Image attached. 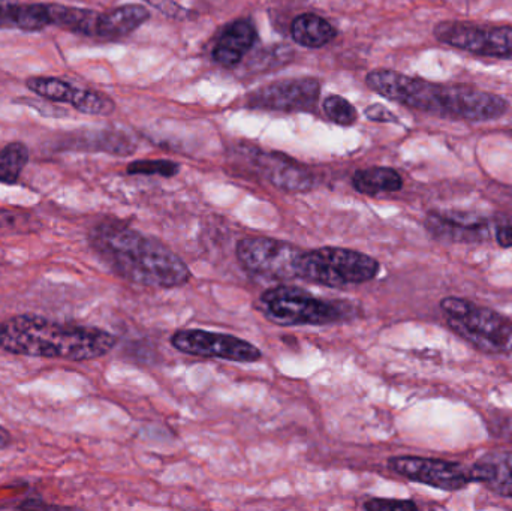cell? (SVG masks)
<instances>
[{"instance_id":"3","label":"cell","mask_w":512,"mask_h":511,"mask_svg":"<svg viewBox=\"0 0 512 511\" xmlns=\"http://www.w3.org/2000/svg\"><path fill=\"white\" fill-rule=\"evenodd\" d=\"M116 342L105 330L39 315H17L0 323V350L17 356L84 362L110 353Z\"/></svg>"},{"instance_id":"10","label":"cell","mask_w":512,"mask_h":511,"mask_svg":"<svg viewBox=\"0 0 512 511\" xmlns=\"http://www.w3.org/2000/svg\"><path fill=\"white\" fill-rule=\"evenodd\" d=\"M321 84L316 78H286L256 89L248 96V107L280 113L312 111L318 104Z\"/></svg>"},{"instance_id":"1","label":"cell","mask_w":512,"mask_h":511,"mask_svg":"<svg viewBox=\"0 0 512 511\" xmlns=\"http://www.w3.org/2000/svg\"><path fill=\"white\" fill-rule=\"evenodd\" d=\"M366 83L388 101L454 122H493L511 110L510 101L498 93L469 84L436 83L393 69H373Z\"/></svg>"},{"instance_id":"14","label":"cell","mask_w":512,"mask_h":511,"mask_svg":"<svg viewBox=\"0 0 512 511\" xmlns=\"http://www.w3.org/2000/svg\"><path fill=\"white\" fill-rule=\"evenodd\" d=\"M472 483H481L490 491L512 500V452H492L469 468Z\"/></svg>"},{"instance_id":"29","label":"cell","mask_w":512,"mask_h":511,"mask_svg":"<svg viewBox=\"0 0 512 511\" xmlns=\"http://www.w3.org/2000/svg\"><path fill=\"white\" fill-rule=\"evenodd\" d=\"M11 434L0 426V450L6 449L11 444Z\"/></svg>"},{"instance_id":"17","label":"cell","mask_w":512,"mask_h":511,"mask_svg":"<svg viewBox=\"0 0 512 511\" xmlns=\"http://www.w3.org/2000/svg\"><path fill=\"white\" fill-rule=\"evenodd\" d=\"M352 186L360 194L376 197V195L402 191L403 177L394 168L370 167L355 171L352 176Z\"/></svg>"},{"instance_id":"21","label":"cell","mask_w":512,"mask_h":511,"mask_svg":"<svg viewBox=\"0 0 512 511\" xmlns=\"http://www.w3.org/2000/svg\"><path fill=\"white\" fill-rule=\"evenodd\" d=\"M29 162V149L23 143H11L0 150V183L14 185Z\"/></svg>"},{"instance_id":"5","label":"cell","mask_w":512,"mask_h":511,"mask_svg":"<svg viewBox=\"0 0 512 511\" xmlns=\"http://www.w3.org/2000/svg\"><path fill=\"white\" fill-rule=\"evenodd\" d=\"M379 269L378 260L363 252L325 246L303 251L297 264V279L339 288L372 281Z\"/></svg>"},{"instance_id":"12","label":"cell","mask_w":512,"mask_h":511,"mask_svg":"<svg viewBox=\"0 0 512 511\" xmlns=\"http://www.w3.org/2000/svg\"><path fill=\"white\" fill-rule=\"evenodd\" d=\"M427 233L439 242L474 245L492 236V221L478 213L462 210H432L424 221Z\"/></svg>"},{"instance_id":"19","label":"cell","mask_w":512,"mask_h":511,"mask_svg":"<svg viewBox=\"0 0 512 511\" xmlns=\"http://www.w3.org/2000/svg\"><path fill=\"white\" fill-rule=\"evenodd\" d=\"M48 12H50L51 24L54 26L65 27L71 32L86 36H96L98 32L101 12L56 5V3H48Z\"/></svg>"},{"instance_id":"25","label":"cell","mask_w":512,"mask_h":511,"mask_svg":"<svg viewBox=\"0 0 512 511\" xmlns=\"http://www.w3.org/2000/svg\"><path fill=\"white\" fill-rule=\"evenodd\" d=\"M177 162L156 159V161H134L128 165V174H144V176L174 177L179 174Z\"/></svg>"},{"instance_id":"18","label":"cell","mask_w":512,"mask_h":511,"mask_svg":"<svg viewBox=\"0 0 512 511\" xmlns=\"http://www.w3.org/2000/svg\"><path fill=\"white\" fill-rule=\"evenodd\" d=\"M333 24L316 14H301L291 24V36L298 45L321 48L336 38Z\"/></svg>"},{"instance_id":"8","label":"cell","mask_w":512,"mask_h":511,"mask_svg":"<svg viewBox=\"0 0 512 511\" xmlns=\"http://www.w3.org/2000/svg\"><path fill=\"white\" fill-rule=\"evenodd\" d=\"M303 249L268 237H246L237 243L240 266L252 275L274 281L297 279V264Z\"/></svg>"},{"instance_id":"20","label":"cell","mask_w":512,"mask_h":511,"mask_svg":"<svg viewBox=\"0 0 512 511\" xmlns=\"http://www.w3.org/2000/svg\"><path fill=\"white\" fill-rule=\"evenodd\" d=\"M9 29L17 27L21 30H42L50 26L51 18L48 12V3H21L8 2Z\"/></svg>"},{"instance_id":"27","label":"cell","mask_w":512,"mask_h":511,"mask_svg":"<svg viewBox=\"0 0 512 511\" xmlns=\"http://www.w3.org/2000/svg\"><path fill=\"white\" fill-rule=\"evenodd\" d=\"M367 119L373 120V122H381V123H399V117L393 113V111L388 110L385 105L382 104H372L366 108L364 111Z\"/></svg>"},{"instance_id":"28","label":"cell","mask_w":512,"mask_h":511,"mask_svg":"<svg viewBox=\"0 0 512 511\" xmlns=\"http://www.w3.org/2000/svg\"><path fill=\"white\" fill-rule=\"evenodd\" d=\"M496 242L502 248H512V216L502 219L495 227Z\"/></svg>"},{"instance_id":"30","label":"cell","mask_w":512,"mask_h":511,"mask_svg":"<svg viewBox=\"0 0 512 511\" xmlns=\"http://www.w3.org/2000/svg\"><path fill=\"white\" fill-rule=\"evenodd\" d=\"M6 213H0V227H3V225L9 224V219H3V216H5Z\"/></svg>"},{"instance_id":"4","label":"cell","mask_w":512,"mask_h":511,"mask_svg":"<svg viewBox=\"0 0 512 511\" xmlns=\"http://www.w3.org/2000/svg\"><path fill=\"white\" fill-rule=\"evenodd\" d=\"M441 309L460 338L487 354H512V320L462 297H445Z\"/></svg>"},{"instance_id":"13","label":"cell","mask_w":512,"mask_h":511,"mask_svg":"<svg viewBox=\"0 0 512 511\" xmlns=\"http://www.w3.org/2000/svg\"><path fill=\"white\" fill-rule=\"evenodd\" d=\"M256 168L267 177L268 182L283 191H309L313 186V177L306 168L294 159L280 153H265L255 150Z\"/></svg>"},{"instance_id":"7","label":"cell","mask_w":512,"mask_h":511,"mask_svg":"<svg viewBox=\"0 0 512 511\" xmlns=\"http://www.w3.org/2000/svg\"><path fill=\"white\" fill-rule=\"evenodd\" d=\"M433 36L441 44L474 56L512 60V26L444 20L433 27Z\"/></svg>"},{"instance_id":"22","label":"cell","mask_w":512,"mask_h":511,"mask_svg":"<svg viewBox=\"0 0 512 511\" xmlns=\"http://www.w3.org/2000/svg\"><path fill=\"white\" fill-rule=\"evenodd\" d=\"M26 86L41 98L51 102L71 104L78 87L54 77H32L26 81Z\"/></svg>"},{"instance_id":"24","label":"cell","mask_w":512,"mask_h":511,"mask_svg":"<svg viewBox=\"0 0 512 511\" xmlns=\"http://www.w3.org/2000/svg\"><path fill=\"white\" fill-rule=\"evenodd\" d=\"M322 107H324L325 116L336 125L351 126L358 120V113L354 105L343 96H328Z\"/></svg>"},{"instance_id":"15","label":"cell","mask_w":512,"mask_h":511,"mask_svg":"<svg viewBox=\"0 0 512 511\" xmlns=\"http://www.w3.org/2000/svg\"><path fill=\"white\" fill-rule=\"evenodd\" d=\"M256 30L248 20H237L222 32L213 59L225 68H233L242 62L243 56L254 47Z\"/></svg>"},{"instance_id":"11","label":"cell","mask_w":512,"mask_h":511,"mask_svg":"<svg viewBox=\"0 0 512 511\" xmlns=\"http://www.w3.org/2000/svg\"><path fill=\"white\" fill-rule=\"evenodd\" d=\"M388 467L411 482L421 483L439 491H462L472 483L469 470L456 462L442 461V459L396 456L388 459Z\"/></svg>"},{"instance_id":"16","label":"cell","mask_w":512,"mask_h":511,"mask_svg":"<svg viewBox=\"0 0 512 511\" xmlns=\"http://www.w3.org/2000/svg\"><path fill=\"white\" fill-rule=\"evenodd\" d=\"M149 9L143 5H122L99 14L98 38L117 39L131 35L141 24L149 20Z\"/></svg>"},{"instance_id":"26","label":"cell","mask_w":512,"mask_h":511,"mask_svg":"<svg viewBox=\"0 0 512 511\" xmlns=\"http://www.w3.org/2000/svg\"><path fill=\"white\" fill-rule=\"evenodd\" d=\"M364 509L370 511H414L417 504L411 500H372L364 503Z\"/></svg>"},{"instance_id":"2","label":"cell","mask_w":512,"mask_h":511,"mask_svg":"<svg viewBox=\"0 0 512 511\" xmlns=\"http://www.w3.org/2000/svg\"><path fill=\"white\" fill-rule=\"evenodd\" d=\"M89 239L114 273L135 284L176 288L191 279V270L179 255L122 222L96 225Z\"/></svg>"},{"instance_id":"6","label":"cell","mask_w":512,"mask_h":511,"mask_svg":"<svg viewBox=\"0 0 512 511\" xmlns=\"http://www.w3.org/2000/svg\"><path fill=\"white\" fill-rule=\"evenodd\" d=\"M261 311L282 326H325L337 323L345 315L342 303L316 299L303 288L279 285L259 299Z\"/></svg>"},{"instance_id":"31","label":"cell","mask_w":512,"mask_h":511,"mask_svg":"<svg viewBox=\"0 0 512 511\" xmlns=\"http://www.w3.org/2000/svg\"><path fill=\"white\" fill-rule=\"evenodd\" d=\"M510 135H511V137H512V129H511V131H510Z\"/></svg>"},{"instance_id":"9","label":"cell","mask_w":512,"mask_h":511,"mask_svg":"<svg viewBox=\"0 0 512 511\" xmlns=\"http://www.w3.org/2000/svg\"><path fill=\"white\" fill-rule=\"evenodd\" d=\"M171 345L189 356L210 357L237 363H255L261 360L259 348L245 339L206 330H179L171 336Z\"/></svg>"},{"instance_id":"23","label":"cell","mask_w":512,"mask_h":511,"mask_svg":"<svg viewBox=\"0 0 512 511\" xmlns=\"http://www.w3.org/2000/svg\"><path fill=\"white\" fill-rule=\"evenodd\" d=\"M71 105L75 110L84 114H92V116H110L116 110L113 99L87 89H77Z\"/></svg>"}]
</instances>
